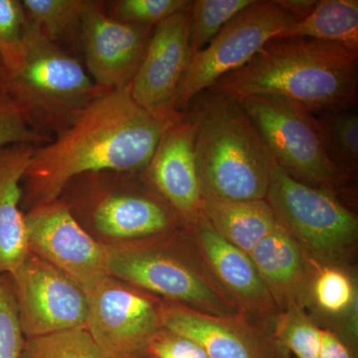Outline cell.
<instances>
[{
    "label": "cell",
    "mask_w": 358,
    "mask_h": 358,
    "mask_svg": "<svg viewBox=\"0 0 358 358\" xmlns=\"http://www.w3.org/2000/svg\"><path fill=\"white\" fill-rule=\"evenodd\" d=\"M150 112L128 88L106 90L68 128L33 150L21 181V209L59 199L71 179L91 171L141 173L162 134L180 115Z\"/></svg>",
    "instance_id": "6da1fadb"
},
{
    "label": "cell",
    "mask_w": 358,
    "mask_h": 358,
    "mask_svg": "<svg viewBox=\"0 0 358 358\" xmlns=\"http://www.w3.org/2000/svg\"><path fill=\"white\" fill-rule=\"evenodd\" d=\"M207 91L234 98L275 96L313 114L355 109L358 52L310 39H273Z\"/></svg>",
    "instance_id": "7a4b0ae2"
},
{
    "label": "cell",
    "mask_w": 358,
    "mask_h": 358,
    "mask_svg": "<svg viewBox=\"0 0 358 358\" xmlns=\"http://www.w3.org/2000/svg\"><path fill=\"white\" fill-rule=\"evenodd\" d=\"M186 110L194 127L203 196L266 199L275 160L239 101L204 91Z\"/></svg>",
    "instance_id": "3957f363"
},
{
    "label": "cell",
    "mask_w": 358,
    "mask_h": 358,
    "mask_svg": "<svg viewBox=\"0 0 358 358\" xmlns=\"http://www.w3.org/2000/svg\"><path fill=\"white\" fill-rule=\"evenodd\" d=\"M106 249L113 277L197 312L241 313L185 228Z\"/></svg>",
    "instance_id": "277c9868"
},
{
    "label": "cell",
    "mask_w": 358,
    "mask_h": 358,
    "mask_svg": "<svg viewBox=\"0 0 358 358\" xmlns=\"http://www.w3.org/2000/svg\"><path fill=\"white\" fill-rule=\"evenodd\" d=\"M0 88L30 128L51 138L106 91L96 86L79 58L47 39L29 21L20 62L4 73Z\"/></svg>",
    "instance_id": "5b68a950"
},
{
    "label": "cell",
    "mask_w": 358,
    "mask_h": 358,
    "mask_svg": "<svg viewBox=\"0 0 358 358\" xmlns=\"http://www.w3.org/2000/svg\"><path fill=\"white\" fill-rule=\"evenodd\" d=\"M58 199L90 236L106 247L185 227L171 205L141 173L80 174L64 186Z\"/></svg>",
    "instance_id": "8992f818"
},
{
    "label": "cell",
    "mask_w": 358,
    "mask_h": 358,
    "mask_svg": "<svg viewBox=\"0 0 358 358\" xmlns=\"http://www.w3.org/2000/svg\"><path fill=\"white\" fill-rule=\"evenodd\" d=\"M266 201L308 259L348 267L357 250L358 220L338 194L296 180L275 162Z\"/></svg>",
    "instance_id": "52a82bcc"
},
{
    "label": "cell",
    "mask_w": 358,
    "mask_h": 358,
    "mask_svg": "<svg viewBox=\"0 0 358 358\" xmlns=\"http://www.w3.org/2000/svg\"><path fill=\"white\" fill-rule=\"evenodd\" d=\"M236 99L285 173L336 194L343 189L350 176L327 155L317 115L279 96Z\"/></svg>",
    "instance_id": "ba28073f"
},
{
    "label": "cell",
    "mask_w": 358,
    "mask_h": 358,
    "mask_svg": "<svg viewBox=\"0 0 358 358\" xmlns=\"http://www.w3.org/2000/svg\"><path fill=\"white\" fill-rule=\"evenodd\" d=\"M296 20L277 0H254L204 49L193 54L174 96V112H185L195 96L210 89L224 75L246 65Z\"/></svg>",
    "instance_id": "9c48e42d"
},
{
    "label": "cell",
    "mask_w": 358,
    "mask_h": 358,
    "mask_svg": "<svg viewBox=\"0 0 358 358\" xmlns=\"http://www.w3.org/2000/svg\"><path fill=\"white\" fill-rule=\"evenodd\" d=\"M88 296L86 329L105 358H150L162 324L159 296L108 275Z\"/></svg>",
    "instance_id": "30bf717a"
},
{
    "label": "cell",
    "mask_w": 358,
    "mask_h": 358,
    "mask_svg": "<svg viewBox=\"0 0 358 358\" xmlns=\"http://www.w3.org/2000/svg\"><path fill=\"white\" fill-rule=\"evenodd\" d=\"M10 275L25 338L86 327L88 296L57 268L28 251Z\"/></svg>",
    "instance_id": "8fae6325"
},
{
    "label": "cell",
    "mask_w": 358,
    "mask_h": 358,
    "mask_svg": "<svg viewBox=\"0 0 358 358\" xmlns=\"http://www.w3.org/2000/svg\"><path fill=\"white\" fill-rule=\"evenodd\" d=\"M28 251L76 282L86 293L108 273L107 249L90 236L60 199L24 212Z\"/></svg>",
    "instance_id": "7c38bea8"
},
{
    "label": "cell",
    "mask_w": 358,
    "mask_h": 358,
    "mask_svg": "<svg viewBox=\"0 0 358 358\" xmlns=\"http://www.w3.org/2000/svg\"><path fill=\"white\" fill-rule=\"evenodd\" d=\"M154 28L114 20L106 11L105 1L86 0L80 50L85 69L96 86L103 90L128 88Z\"/></svg>",
    "instance_id": "4fadbf2b"
},
{
    "label": "cell",
    "mask_w": 358,
    "mask_h": 358,
    "mask_svg": "<svg viewBox=\"0 0 358 358\" xmlns=\"http://www.w3.org/2000/svg\"><path fill=\"white\" fill-rule=\"evenodd\" d=\"M162 324L199 343L209 358H292L272 327L242 313L211 315L164 300Z\"/></svg>",
    "instance_id": "5bb4252c"
},
{
    "label": "cell",
    "mask_w": 358,
    "mask_h": 358,
    "mask_svg": "<svg viewBox=\"0 0 358 358\" xmlns=\"http://www.w3.org/2000/svg\"><path fill=\"white\" fill-rule=\"evenodd\" d=\"M189 6L155 26L129 86L134 100L155 114L178 113L173 110L174 96L192 56Z\"/></svg>",
    "instance_id": "9a60e30c"
},
{
    "label": "cell",
    "mask_w": 358,
    "mask_h": 358,
    "mask_svg": "<svg viewBox=\"0 0 358 358\" xmlns=\"http://www.w3.org/2000/svg\"><path fill=\"white\" fill-rule=\"evenodd\" d=\"M141 178L189 225L203 214V189L194 150V127L187 110L160 138Z\"/></svg>",
    "instance_id": "2e32d148"
},
{
    "label": "cell",
    "mask_w": 358,
    "mask_h": 358,
    "mask_svg": "<svg viewBox=\"0 0 358 358\" xmlns=\"http://www.w3.org/2000/svg\"><path fill=\"white\" fill-rule=\"evenodd\" d=\"M183 228L192 235L212 273L240 313L272 327L280 310L249 254L223 239L204 214Z\"/></svg>",
    "instance_id": "e0dca14e"
},
{
    "label": "cell",
    "mask_w": 358,
    "mask_h": 358,
    "mask_svg": "<svg viewBox=\"0 0 358 358\" xmlns=\"http://www.w3.org/2000/svg\"><path fill=\"white\" fill-rule=\"evenodd\" d=\"M280 313L307 310L312 262L288 231L278 222L250 254Z\"/></svg>",
    "instance_id": "ac0fdd59"
},
{
    "label": "cell",
    "mask_w": 358,
    "mask_h": 358,
    "mask_svg": "<svg viewBox=\"0 0 358 358\" xmlns=\"http://www.w3.org/2000/svg\"><path fill=\"white\" fill-rule=\"evenodd\" d=\"M35 148H0V275L13 274L28 253L21 181Z\"/></svg>",
    "instance_id": "d6986e66"
},
{
    "label": "cell",
    "mask_w": 358,
    "mask_h": 358,
    "mask_svg": "<svg viewBox=\"0 0 358 358\" xmlns=\"http://www.w3.org/2000/svg\"><path fill=\"white\" fill-rule=\"evenodd\" d=\"M203 214L223 239L249 255L278 224L266 199L232 200L204 195Z\"/></svg>",
    "instance_id": "ffe728a7"
},
{
    "label": "cell",
    "mask_w": 358,
    "mask_h": 358,
    "mask_svg": "<svg viewBox=\"0 0 358 358\" xmlns=\"http://www.w3.org/2000/svg\"><path fill=\"white\" fill-rule=\"evenodd\" d=\"M275 39L331 42L358 52L357 0H320L315 10Z\"/></svg>",
    "instance_id": "44dd1931"
},
{
    "label": "cell",
    "mask_w": 358,
    "mask_h": 358,
    "mask_svg": "<svg viewBox=\"0 0 358 358\" xmlns=\"http://www.w3.org/2000/svg\"><path fill=\"white\" fill-rule=\"evenodd\" d=\"M310 262L308 308L329 319L345 320L343 334L357 327V287L348 267Z\"/></svg>",
    "instance_id": "7402d4cb"
},
{
    "label": "cell",
    "mask_w": 358,
    "mask_h": 358,
    "mask_svg": "<svg viewBox=\"0 0 358 358\" xmlns=\"http://www.w3.org/2000/svg\"><path fill=\"white\" fill-rule=\"evenodd\" d=\"M27 20L61 48L80 50V32L86 0H22Z\"/></svg>",
    "instance_id": "603a6c76"
},
{
    "label": "cell",
    "mask_w": 358,
    "mask_h": 358,
    "mask_svg": "<svg viewBox=\"0 0 358 358\" xmlns=\"http://www.w3.org/2000/svg\"><path fill=\"white\" fill-rule=\"evenodd\" d=\"M317 115L327 155L336 166L352 176L358 166V115L355 109Z\"/></svg>",
    "instance_id": "cb8c5ba5"
},
{
    "label": "cell",
    "mask_w": 358,
    "mask_h": 358,
    "mask_svg": "<svg viewBox=\"0 0 358 358\" xmlns=\"http://www.w3.org/2000/svg\"><path fill=\"white\" fill-rule=\"evenodd\" d=\"M322 327L306 308H294L277 315L272 331L291 355L317 358L322 345Z\"/></svg>",
    "instance_id": "d4e9b609"
},
{
    "label": "cell",
    "mask_w": 358,
    "mask_h": 358,
    "mask_svg": "<svg viewBox=\"0 0 358 358\" xmlns=\"http://www.w3.org/2000/svg\"><path fill=\"white\" fill-rule=\"evenodd\" d=\"M254 0H195L189 6L190 46L201 51L238 13Z\"/></svg>",
    "instance_id": "484cf974"
},
{
    "label": "cell",
    "mask_w": 358,
    "mask_h": 358,
    "mask_svg": "<svg viewBox=\"0 0 358 358\" xmlns=\"http://www.w3.org/2000/svg\"><path fill=\"white\" fill-rule=\"evenodd\" d=\"M21 358H105L86 327L25 338Z\"/></svg>",
    "instance_id": "4316f807"
},
{
    "label": "cell",
    "mask_w": 358,
    "mask_h": 358,
    "mask_svg": "<svg viewBox=\"0 0 358 358\" xmlns=\"http://www.w3.org/2000/svg\"><path fill=\"white\" fill-rule=\"evenodd\" d=\"M189 4V0H115L105 1V9L114 20L154 28Z\"/></svg>",
    "instance_id": "83f0119b"
},
{
    "label": "cell",
    "mask_w": 358,
    "mask_h": 358,
    "mask_svg": "<svg viewBox=\"0 0 358 358\" xmlns=\"http://www.w3.org/2000/svg\"><path fill=\"white\" fill-rule=\"evenodd\" d=\"M27 24L22 1L0 0V60L4 73L20 62Z\"/></svg>",
    "instance_id": "f1b7e54d"
},
{
    "label": "cell",
    "mask_w": 358,
    "mask_h": 358,
    "mask_svg": "<svg viewBox=\"0 0 358 358\" xmlns=\"http://www.w3.org/2000/svg\"><path fill=\"white\" fill-rule=\"evenodd\" d=\"M25 336L18 319L10 274L0 275V358H21Z\"/></svg>",
    "instance_id": "f546056e"
},
{
    "label": "cell",
    "mask_w": 358,
    "mask_h": 358,
    "mask_svg": "<svg viewBox=\"0 0 358 358\" xmlns=\"http://www.w3.org/2000/svg\"><path fill=\"white\" fill-rule=\"evenodd\" d=\"M51 140L49 136L37 133L26 124L15 103L0 88V148L16 143L39 147Z\"/></svg>",
    "instance_id": "4dcf8cb0"
},
{
    "label": "cell",
    "mask_w": 358,
    "mask_h": 358,
    "mask_svg": "<svg viewBox=\"0 0 358 358\" xmlns=\"http://www.w3.org/2000/svg\"><path fill=\"white\" fill-rule=\"evenodd\" d=\"M150 358H209L194 341L162 327L150 346Z\"/></svg>",
    "instance_id": "1f68e13d"
},
{
    "label": "cell",
    "mask_w": 358,
    "mask_h": 358,
    "mask_svg": "<svg viewBox=\"0 0 358 358\" xmlns=\"http://www.w3.org/2000/svg\"><path fill=\"white\" fill-rule=\"evenodd\" d=\"M317 358H355V352L336 331L322 327V345Z\"/></svg>",
    "instance_id": "d6a6232c"
},
{
    "label": "cell",
    "mask_w": 358,
    "mask_h": 358,
    "mask_svg": "<svg viewBox=\"0 0 358 358\" xmlns=\"http://www.w3.org/2000/svg\"><path fill=\"white\" fill-rule=\"evenodd\" d=\"M278 3L293 14L299 20H303L315 10L317 6V0H277Z\"/></svg>",
    "instance_id": "836d02e7"
},
{
    "label": "cell",
    "mask_w": 358,
    "mask_h": 358,
    "mask_svg": "<svg viewBox=\"0 0 358 358\" xmlns=\"http://www.w3.org/2000/svg\"><path fill=\"white\" fill-rule=\"evenodd\" d=\"M3 75H4V70H3V67H2L1 60H0V80H1V78L3 77Z\"/></svg>",
    "instance_id": "e575fe53"
}]
</instances>
